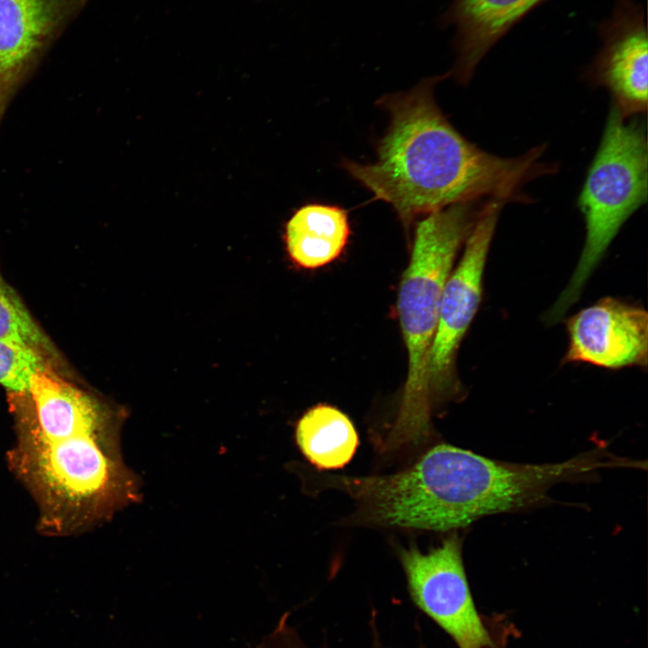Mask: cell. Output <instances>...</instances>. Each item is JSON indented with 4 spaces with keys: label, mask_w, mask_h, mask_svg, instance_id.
I'll list each match as a JSON object with an SVG mask.
<instances>
[{
    "label": "cell",
    "mask_w": 648,
    "mask_h": 648,
    "mask_svg": "<svg viewBox=\"0 0 648 648\" xmlns=\"http://www.w3.org/2000/svg\"><path fill=\"white\" fill-rule=\"evenodd\" d=\"M487 202L452 205L417 221L397 300L408 374L397 418L386 438L387 448L417 443L428 433L433 406L428 367L443 289L458 251Z\"/></svg>",
    "instance_id": "3"
},
{
    "label": "cell",
    "mask_w": 648,
    "mask_h": 648,
    "mask_svg": "<svg viewBox=\"0 0 648 648\" xmlns=\"http://www.w3.org/2000/svg\"><path fill=\"white\" fill-rule=\"evenodd\" d=\"M503 205L491 201L484 206L445 284L428 367L432 403L458 390L456 354L481 303L487 256Z\"/></svg>",
    "instance_id": "6"
},
{
    "label": "cell",
    "mask_w": 648,
    "mask_h": 648,
    "mask_svg": "<svg viewBox=\"0 0 648 648\" xmlns=\"http://www.w3.org/2000/svg\"><path fill=\"white\" fill-rule=\"evenodd\" d=\"M400 559L411 600L457 648H506L512 626L477 609L457 535H451L427 554L415 546L401 549Z\"/></svg>",
    "instance_id": "5"
},
{
    "label": "cell",
    "mask_w": 648,
    "mask_h": 648,
    "mask_svg": "<svg viewBox=\"0 0 648 648\" xmlns=\"http://www.w3.org/2000/svg\"><path fill=\"white\" fill-rule=\"evenodd\" d=\"M543 0H459L458 17L464 32L456 75L467 83L478 62L523 15Z\"/></svg>",
    "instance_id": "11"
},
{
    "label": "cell",
    "mask_w": 648,
    "mask_h": 648,
    "mask_svg": "<svg viewBox=\"0 0 648 648\" xmlns=\"http://www.w3.org/2000/svg\"><path fill=\"white\" fill-rule=\"evenodd\" d=\"M645 122H626L612 104L602 139L579 197L586 238L568 285L547 319L560 320L580 297L590 274L626 220L647 200Z\"/></svg>",
    "instance_id": "4"
},
{
    "label": "cell",
    "mask_w": 648,
    "mask_h": 648,
    "mask_svg": "<svg viewBox=\"0 0 648 648\" xmlns=\"http://www.w3.org/2000/svg\"><path fill=\"white\" fill-rule=\"evenodd\" d=\"M55 369L50 361L34 351L0 340V385L7 394L27 392L31 378L40 371Z\"/></svg>",
    "instance_id": "14"
},
{
    "label": "cell",
    "mask_w": 648,
    "mask_h": 648,
    "mask_svg": "<svg viewBox=\"0 0 648 648\" xmlns=\"http://www.w3.org/2000/svg\"><path fill=\"white\" fill-rule=\"evenodd\" d=\"M375 639H380V638H374V639H372L371 641L375 640ZM380 640H382V639H380ZM371 641H370V642H371ZM382 641H383V640H382ZM384 642H386V641H384ZM416 648H420V647H416Z\"/></svg>",
    "instance_id": "15"
},
{
    "label": "cell",
    "mask_w": 648,
    "mask_h": 648,
    "mask_svg": "<svg viewBox=\"0 0 648 648\" xmlns=\"http://www.w3.org/2000/svg\"><path fill=\"white\" fill-rule=\"evenodd\" d=\"M7 396L14 440L5 462L36 505L39 534L78 536L137 502V476L121 450L124 410L54 369Z\"/></svg>",
    "instance_id": "1"
},
{
    "label": "cell",
    "mask_w": 648,
    "mask_h": 648,
    "mask_svg": "<svg viewBox=\"0 0 648 648\" xmlns=\"http://www.w3.org/2000/svg\"><path fill=\"white\" fill-rule=\"evenodd\" d=\"M296 442L307 460L318 469H339L353 458L359 438L350 418L338 408L317 404L299 419Z\"/></svg>",
    "instance_id": "12"
},
{
    "label": "cell",
    "mask_w": 648,
    "mask_h": 648,
    "mask_svg": "<svg viewBox=\"0 0 648 648\" xmlns=\"http://www.w3.org/2000/svg\"><path fill=\"white\" fill-rule=\"evenodd\" d=\"M350 235L346 210L332 204L307 203L286 221L284 242L295 266L313 270L337 260L345 251Z\"/></svg>",
    "instance_id": "10"
},
{
    "label": "cell",
    "mask_w": 648,
    "mask_h": 648,
    "mask_svg": "<svg viewBox=\"0 0 648 648\" xmlns=\"http://www.w3.org/2000/svg\"><path fill=\"white\" fill-rule=\"evenodd\" d=\"M88 0H0V118L66 24Z\"/></svg>",
    "instance_id": "8"
},
{
    "label": "cell",
    "mask_w": 648,
    "mask_h": 648,
    "mask_svg": "<svg viewBox=\"0 0 648 648\" xmlns=\"http://www.w3.org/2000/svg\"><path fill=\"white\" fill-rule=\"evenodd\" d=\"M590 79L606 87L621 116L646 111L648 100V41L641 22H629L610 38L590 72Z\"/></svg>",
    "instance_id": "9"
},
{
    "label": "cell",
    "mask_w": 648,
    "mask_h": 648,
    "mask_svg": "<svg viewBox=\"0 0 648 648\" xmlns=\"http://www.w3.org/2000/svg\"><path fill=\"white\" fill-rule=\"evenodd\" d=\"M436 81L382 97L378 104L390 123L377 143L376 160L345 159L342 167L375 200L390 204L406 230L418 218L459 203L530 202L526 185L556 171V165L542 160L546 146L514 158L481 149L438 107Z\"/></svg>",
    "instance_id": "2"
},
{
    "label": "cell",
    "mask_w": 648,
    "mask_h": 648,
    "mask_svg": "<svg viewBox=\"0 0 648 648\" xmlns=\"http://www.w3.org/2000/svg\"><path fill=\"white\" fill-rule=\"evenodd\" d=\"M0 340L29 348L64 372V361L55 345L1 273Z\"/></svg>",
    "instance_id": "13"
},
{
    "label": "cell",
    "mask_w": 648,
    "mask_h": 648,
    "mask_svg": "<svg viewBox=\"0 0 648 648\" xmlns=\"http://www.w3.org/2000/svg\"><path fill=\"white\" fill-rule=\"evenodd\" d=\"M563 362L619 369L647 365L648 316L637 306L606 297L567 320Z\"/></svg>",
    "instance_id": "7"
}]
</instances>
